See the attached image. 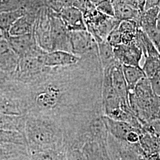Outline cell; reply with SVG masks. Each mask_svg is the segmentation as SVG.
Instances as JSON below:
<instances>
[{
    "instance_id": "d4e9b609",
    "label": "cell",
    "mask_w": 160,
    "mask_h": 160,
    "mask_svg": "<svg viewBox=\"0 0 160 160\" xmlns=\"http://www.w3.org/2000/svg\"><path fill=\"white\" fill-rule=\"evenodd\" d=\"M146 77L152 78L160 71V54L148 55L145 58V61L142 67Z\"/></svg>"
},
{
    "instance_id": "e0dca14e",
    "label": "cell",
    "mask_w": 160,
    "mask_h": 160,
    "mask_svg": "<svg viewBox=\"0 0 160 160\" xmlns=\"http://www.w3.org/2000/svg\"><path fill=\"white\" fill-rule=\"evenodd\" d=\"M111 1L114 8V18L120 21L133 20L139 25V20L142 12H139L132 8L124 0Z\"/></svg>"
},
{
    "instance_id": "44dd1931",
    "label": "cell",
    "mask_w": 160,
    "mask_h": 160,
    "mask_svg": "<svg viewBox=\"0 0 160 160\" xmlns=\"http://www.w3.org/2000/svg\"><path fill=\"white\" fill-rule=\"evenodd\" d=\"M122 70L129 92L133 90L140 80L146 77L141 67L122 65Z\"/></svg>"
},
{
    "instance_id": "d590c367",
    "label": "cell",
    "mask_w": 160,
    "mask_h": 160,
    "mask_svg": "<svg viewBox=\"0 0 160 160\" xmlns=\"http://www.w3.org/2000/svg\"><path fill=\"white\" fill-rule=\"evenodd\" d=\"M157 50H158V51L159 52V53H160V44H159V45L157 46Z\"/></svg>"
},
{
    "instance_id": "836d02e7",
    "label": "cell",
    "mask_w": 160,
    "mask_h": 160,
    "mask_svg": "<svg viewBox=\"0 0 160 160\" xmlns=\"http://www.w3.org/2000/svg\"><path fill=\"white\" fill-rule=\"evenodd\" d=\"M157 27L158 29L160 31V12H159V14H158V20H157Z\"/></svg>"
},
{
    "instance_id": "7a4b0ae2",
    "label": "cell",
    "mask_w": 160,
    "mask_h": 160,
    "mask_svg": "<svg viewBox=\"0 0 160 160\" xmlns=\"http://www.w3.org/2000/svg\"><path fill=\"white\" fill-rule=\"evenodd\" d=\"M25 119L24 135L29 152L65 147L63 131L57 122L32 113L26 114Z\"/></svg>"
},
{
    "instance_id": "484cf974",
    "label": "cell",
    "mask_w": 160,
    "mask_h": 160,
    "mask_svg": "<svg viewBox=\"0 0 160 160\" xmlns=\"http://www.w3.org/2000/svg\"><path fill=\"white\" fill-rule=\"evenodd\" d=\"M16 81L12 75L0 71V93L12 90L16 86Z\"/></svg>"
},
{
    "instance_id": "3957f363",
    "label": "cell",
    "mask_w": 160,
    "mask_h": 160,
    "mask_svg": "<svg viewBox=\"0 0 160 160\" xmlns=\"http://www.w3.org/2000/svg\"><path fill=\"white\" fill-rule=\"evenodd\" d=\"M129 104L142 126L152 120H160V97L153 91L148 78L141 79L129 92Z\"/></svg>"
},
{
    "instance_id": "74e56055",
    "label": "cell",
    "mask_w": 160,
    "mask_h": 160,
    "mask_svg": "<svg viewBox=\"0 0 160 160\" xmlns=\"http://www.w3.org/2000/svg\"></svg>"
},
{
    "instance_id": "f546056e",
    "label": "cell",
    "mask_w": 160,
    "mask_h": 160,
    "mask_svg": "<svg viewBox=\"0 0 160 160\" xmlns=\"http://www.w3.org/2000/svg\"><path fill=\"white\" fill-rule=\"evenodd\" d=\"M132 8L138 11L143 12L145 10L146 0H124Z\"/></svg>"
},
{
    "instance_id": "30bf717a",
    "label": "cell",
    "mask_w": 160,
    "mask_h": 160,
    "mask_svg": "<svg viewBox=\"0 0 160 160\" xmlns=\"http://www.w3.org/2000/svg\"><path fill=\"white\" fill-rule=\"evenodd\" d=\"M58 14L69 32L87 30L83 13L78 8L66 6Z\"/></svg>"
},
{
    "instance_id": "5b68a950",
    "label": "cell",
    "mask_w": 160,
    "mask_h": 160,
    "mask_svg": "<svg viewBox=\"0 0 160 160\" xmlns=\"http://www.w3.org/2000/svg\"><path fill=\"white\" fill-rule=\"evenodd\" d=\"M51 24L52 51H63L71 52L70 32L59 14L49 8Z\"/></svg>"
},
{
    "instance_id": "8d00e7d4",
    "label": "cell",
    "mask_w": 160,
    "mask_h": 160,
    "mask_svg": "<svg viewBox=\"0 0 160 160\" xmlns=\"http://www.w3.org/2000/svg\"><path fill=\"white\" fill-rule=\"evenodd\" d=\"M1 37H4V36H3V34H2V33L1 32V31L0 30V38Z\"/></svg>"
},
{
    "instance_id": "1f68e13d",
    "label": "cell",
    "mask_w": 160,
    "mask_h": 160,
    "mask_svg": "<svg viewBox=\"0 0 160 160\" xmlns=\"http://www.w3.org/2000/svg\"><path fill=\"white\" fill-rule=\"evenodd\" d=\"M160 0H146L145 10L156 7H160Z\"/></svg>"
},
{
    "instance_id": "2e32d148",
    "label": "cell",
    "mask_w": 160,
    "mask_h": 160,
    "mask_svg": "<svg viewBox=\"0 0 160 160\" xmlns=\"http://www.w3.org/2000/svg\"><path fill=\"white\" fill-rule=\"evenodd\" d=\"M38 13L26 12L18 18L9 30L11 36L29 34L33 32Z\"/></svg>"
},
{
    "instance_id": "ffe728a7",
    "label": "cell",
    "mask_w": 160,
    "mask_h": 160,
    "mask_svg": "<svg viewBox=\"0 0 160 160\" xmlns=\"http://www.w3.org/2000/svg\"><path fill=\"white\" fill-rule=\"evenodd\" d=\"M25 119V115L0 114V129L20 132L24 135Z\"/></svg>"
},
{
    "instance_id": "d6986e66",
    "label": "cell",
    "mask_w": 160,
    "mask_h": 160,
    "mask_svg": "<svg viewBox=\"0 0 160 160\" xmlns=\"http://www.w3.org/2000/svg\"><path fill=\"white\" fill-rule=\"evenodd\" d=\"M67 148L46 149L29 151L31 160H65Z\"/></svg>"
},
{
    "instance_id": "52a82bcc",
    "label": "cell",
    "mask_w": 160,
    "mask_h": 160,
    "mask_svg": "<svg viewBox=\"0 0 160 160\" xmlns=\"http://www.w3.org/2000/svg\"><path fill=\"white\" fill-rule=\"evenodd\" d=\"M71 52L78 57L98 51L97 42L87 30L70 32Z\"/></svg>"
},
{
    "instance_id": "8fae6325",
    "label": "cell",
    "mask_w": 160,
    "mask_h": 160,
    "mask_svg": "<svg viewBox=\"0 0 160 160\" xmlns=\"http://www.w3.org/2000/svg\"><path fill=\"white\" fill-rule=\"evenodd\" d=\"M80 57L63 51L46 52L43 57L44 65L50 68L65 67L78 63Z\"/></svg>"
},
{
    "instance_id": "8992f818",
    "label": "cell",
    "mask_w": 160,
    "mask_h": 160,
    "mask_svg": "<svg viewBox=\"0 0 160 160\" xmlns=\"http://www.w3.org/2000/svg\"><path fill=\"white\" fill-rule=\"evenodd\" d=\"M33 33L38 45L45 51H52L51 24L48 7H44L38 12Z\"/></svg>"
},
{
    "instance_id": "83f0119b",
    "label": "cell",
    "mask_w": 160,
    "mask_h": 160,
    "mask_svg": "<svg viewBox=\"0 0 160 160\" xmlns=\"http://www.w3.org/2000/svg\"><path fill=\"white\" fill-rule=\"evenodd\" d=\"M100 12L109 17H114V8L111 0H103L96 6Z\"/></svg>"
},
{
    "instance_id": "4fadbf2b",
    "label": "cell",
    "mask_w": 160,
    "mask_h": 160,
    "mask_svg": "<svg viewBox=\"0 0 160 160\" xmlns=\"http://www.w3.org/2000/svg\"><path fill=\"white\" fill-rule=\"evenodd\" d=\"M6 39L19 57H22L33 47L38 45L33 32L29 34L6 36Z\"/></svg>"
},
{
    "instance_id": "7c38bea8",
    "label": "cell",
    "mask_w": 160,
    "mask_h": 160,
    "mask_svg": "<svg viewBox=\"0 0 160 160\" xmlns=\"http://www.w3.org/2000/svg\"><path fill=\"white\" fill-rule=\"evenodd\" d=\"M102 119L109 134L119 140L126 141V138L132 131H137L141 133L143 132L126 122L114 120L105 115L102 116Z\"/></svg>"
},
{
    "instance_id": "7402d4cb",
    "label": "cell",
    "mask_w": 160,
    "mask_h": 160,
    "mask_svg": "<svg viewBox=\"0 0 160 160\" xmlns=\"http://www.w3.org/2000/svg\"><path fill=\"white\" fill-rule=\"evenodd\" d=\"M97 45L99 58L103 69L114 65L118 62L115 57L113 47L110 45L106 40L97 43Z\"/></svg>"
},
{
    "instance_id": "4dcf8cb0",
    "label": "cell",
    "mask_w": 160,
    "mask_h": 160,
    "mask_svg": "<svg viewBox=\"0 0 160 160\" xmlns=\"http://www.w3.org/2000/svg\"><path fill=\"white\" fill-rule=\"evenodd\" d=\"M150 80L151 84L155 93L160 97V71Z\"/></svg>"
},
{
    "instance_id": "e575fe53",
    "label": "cell",
    "mask_w": 160,
    "mask_h": 160,
    "mask_svg": "<svg viewBox=\"0 0 160 160\" xmlns=\"http://www.w3.org/2000/svg\"><path fill=\"white\" fill-rule=\"evenodd\" d=\"M139 160H147V159L145 158V157L143 155H142L139 157Z\"/></svg>"
},
{
    "instance_id": "ac0fdd59",
    "label": "cell",
    "mask_w": 160,
    "mask_h": 160,
    "mask_svg": "<svg viewBox=\"0 0 160 160\" xmlns=\"http://www.w3.org/2000/svg\"><path fill=\"white\" fill-rule=\"evenodd\" d=\"M27 12L23 7L0 12V30L4 38L9 34V30L18 18L25 14Z\"/></svg>"
},
{
    "instance_id": "5bb4252c",
    "label": "cell",
    "mask_w": 160,
    "mask_h": 160,
    "mask_svg": "<svg viewBox=\"0 0 160 160\" xmlns=\"http://www.w3.org/2000/svg\"><path fill=\"white\" fill-rule=\"evenodd\" d=\"M112 78L113 85L121 100L125 104L129 106V91L123 72L122 65L118 61L114 63V65L112 67Z\"/></svg>"
},
{
    "instance_id": "4316f807",
    "label": "cell",
    "mask_w": 160,
    "mask_h": 160,
    "mask_svg": "<svg viewBox=\"0 0 160 160\" xmlns=\"http://www.w3.org/2000/svg\"><path fill=\"white\" fill-rule=\"evenodd\" d=\"M118 29L122 34H137L140 28L135 21L127 20L120 22Z\"/></svg>"
},
{
    "instance_id": "277c9868",
    "label": "cell",
    "mask_w": 160,
    "mask_h": 160,
    "mask_svg": "<svg viewBox=\"0 0 160 160\" xmlns=\"http://www.w3.org/2000/svg\"><path fill=\"white\" fill-rule=\"evenodd\" d=\"M27 113V105L18 82L12 90L0 93V114L23 116Z\"/></svg>"
},
{
    "instance_id": "d6a6232c",
    "label": "cell",
    "mask_w": 160,
    "mask_h": 160,
    "mask_svg": "<svg viewBox=\"0 0 160 160\" xmlns=\"http://www.w3.org/2000/svg\"><path fill=\"white\" fill-rule=\"evenodd\" d=\"M90 1L93 5L96 6L99 2H100L103 0H90Z\"/></svg>"
},
{
    "instance_id": "9a60e30c",
    "label": "cell",
    "mask_w": 160,
    "mask_h": 160,
    "mask_svg": "<svg viewBox=\"0 0 160 160\" xmlns=\"http://www.w3.org/2000/svg\"><path fill=\"white\" fill-rule=\"evenodd\" d=\"M86 160H110L108 150V142L89 141L82 148Z\"/></svg>"
},
{
    "instance_id": "f1b7e54d",
    "label": "cell",
    "mask_w": 160,
    "mask_h": 160,
    "mask_svg": "<svg viewBox=\"0 0 160 160\" xmlns=\"http://www.w3.org/2000/svg\"><path fill=\"white\" fill-rule=\"evenodd\" d=\"M118 27L113 29L109 33L107 39H106V41L113 47L119 45L122 43V33H121L120 30L118 29Z\"/></svg>"
},
{
    "instance_id": "cb8c5ba5",
    "label": "cell",
    "mask_w": 160,
    "mask_h": 160,
    "mask_svg": "<svg viewBox=\"0 0 160 160\" xmlns=\"http://www.w3.org/2000/svg\"><path fill=\"white\" fill-rule=\"evenodd\" d=\"M0 144H16L28 147L26 138L23 133L1 129H0Z\"/></svg>"
},
{
    "instance_id": "ba28073f",
    "label": "cell",
    "mask_w": 160,
    "mask_h": 160,
    "mask_svg": "<svg viewBox=\"0 0 160 160\" xmlns=\"http://www.w3.org/2000/svg\"><path fill=\"white\" fill-rule=\"evenodd\" d=\"M115 57L122 65L140 67L143 57L141 48L135 41L131 44H120L113 47Z\"/></svg>"
},
{
    "instance_id": "9c48e42d",
    "label": "cell",
    "mask_w": 160,
    "mask_h": 160,
    "mask_svg": "<svg viewBox=\"0 0 160 160\" xmlns=\"http://www.w3.org/2000/svg\"><path fill=\"white\" fill-rule=\"evenodd\" d=\"M20 57L4 37L0 38V71L12 75L15 73Z\"/></svg>"
},
{
    "instance_id": "603a6c76",
    "label": "cell",
    "mask_w": 160,
    "mask_h": 160,
    "mask_svg": "<svg viewBox=\"0 0 160 160\" xmlns=\"http://www.w3.org/2000/svg\"><path fill=\"white\" fill-rule=\"evenodd\" d=\"M160 12V7H153L141 12L139 20V26L142 30L157 27Z\"/></svg>"
},
{
    "instance_id": "6da1fadb",
    "label": "cell",
    "mask_w": 160,
    "mask_h": 160,
    "mask_svg": "<svg viewBox=\"0 0 160 160\" xmlns=\"http://www.w3.org/2000/svg\"><path fill=\"white\" fill-rule=\"evenodd\" d=\"M103 77L98 51L74 65L51 68L33 82L22 84L28 113L57 122L64 144L71 146L84 135L92 120L104 115Z\"/></svg>"
}]
</instances>
